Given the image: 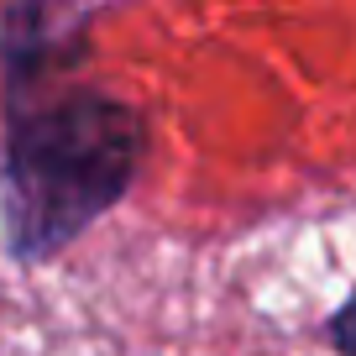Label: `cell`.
I'll use <instances>...</instances> for the list:
<instances>
[{"instance_id": "obj_1", "label": "cell", "mask_w": 356, "mask_h": 356, "mask_svg": "<svg viewBox=\"0 0 356 356\" xmlns=\"http://www.w3.org/2000/svg\"><path fill=\"white\" fill-rule=\"evenodd\" d=\"M0 231L22 267L53 262L131 194L147 163V115L95 84L0 79Z\"/></svg>"}, {"instance_id": "obj_2", "label": "cell", "mask_w": 356, "mask_h": 356, "mask_svg": "<svg viewBox=\"0 0 356 356\" xmlns=\"http://www.w3.org/2000/svg\"><path fill=\"white\" fill-rule=\"evenodd\" d=\"M325 341H330L335 356H356V293L325 320Z\"/></svg>"}]
</instances>
